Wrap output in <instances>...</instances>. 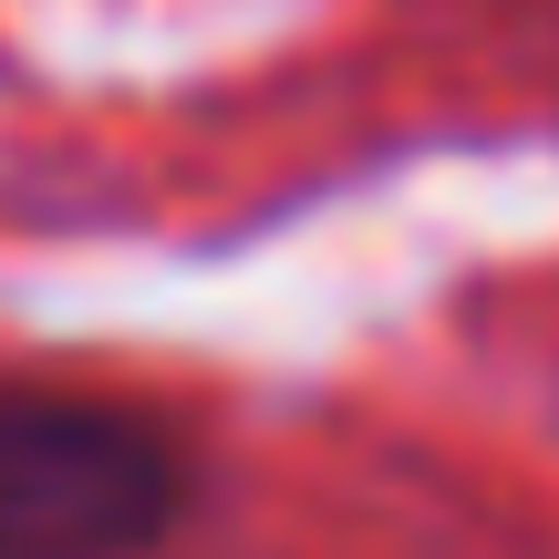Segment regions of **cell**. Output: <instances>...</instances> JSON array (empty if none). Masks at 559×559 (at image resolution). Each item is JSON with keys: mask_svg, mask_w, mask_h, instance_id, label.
I'll use <instances>...</instances> for the list:
<instances>
[{"mask_svg": "<svg viewBox=\"0 0 559 559\" xmlns=\"http://www.w3.org/2000/svg\"><path fill=\"white\" fill-rule=\"evenodd\" d=\"M187 508V445L104 394H0V559H145Z\"/></svg>", "mask_w": 559, "mask_h": 559, "instance_id": "cell-1", "label": "cell"}]
</instances>
